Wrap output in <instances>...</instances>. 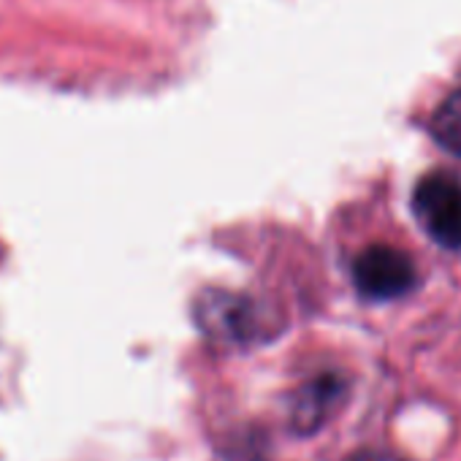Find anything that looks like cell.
I'll return each instance as SVG.
<instances>
[{"label":"cell","mask_w":461,"mask_h":461,"mask_svg":"<svg viewBox=\"0 0 461 461\" xmlns=\"http://www.w3.org/2000/svg\"><path fill=\"white\" fill-rule=\"evenodd\" d=\"M431 136L442 149L461 158V90L450 93L434 112Z\"/></svg>","instance_id":"5"},{"label":"cell","mask_w":461,"mask_h":461,"mask_svg":"<svg viewBox=\"0 0 461 461\" xmlns=\"http://www.w3.org/2000/svg\"><path fill=\"white\" fill-rule=\"evenodd\" d=\"M195 323L209 339L230 348H250L280 331L258 302L230 291H203L195 299Z\"/></svg>","instance_id":"1"},{"label":"cell","mask_w":461,"mask_h":461,"mask_svg":"<svg viewBox=\"0 0 461 461\" xmlns=\"http://www.w3.org/2000/svg\"><path fill=\"white\" fill-rule=\"evenodd\" d=\"M345 388H348L345 380L337 377V375L315 377L304 388H299V393L294 396V404H291L294 429L302 431V434L318 431L331 418V412L342 404Z\"/></svg>","instance_id":"4"},{"label":"cell","mask_w":461,"mask_h":461,"mask_svg":"<svg viewBox=\"0 0 461 461\" xmlns=\"http://www.w3.org/2000/svg\"><path fill=\"white\" fill-rule=\"evenodd\" d=\"M412 209L437 245L461 250V182L450 174L423 176L412 193Z\"/></svg>","instance_id":"2"},{"label":"cell","mask_w":461,"mask_h":461,"mask_svg":"<svg viewBox=\"0 0 461 461\" xmlns=\"http://www.w3.org/2000/svg\"><path fill=\"white\" fill-rule=\"evenodd\" d=\"M353 283L366 299H399L412 291L415 267L407 253L388 245H372L353 261Z\"/></svg>","instance_id":"3"},{"label":"cell","mask_w":461,"mask_h":461,"mask_svg":"<svg viewBox=\"0 0 461 461\" xmlns=\"http://www.w3.org/2000/svg\"><path fill=\"white\" fill-rule=\"evenodd\" d=\"M348 461H399V458L391 456V453H380V450H364V453L350 456Z\"/></svg>","instance_id":"6"}]
</instances>
